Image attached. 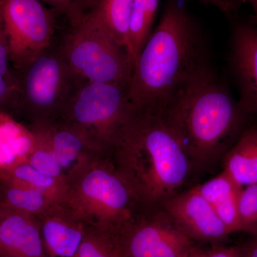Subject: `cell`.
<instances>
[{"label": "cell", "mask_w": 257, "mask_h": 257, "mask_svg": "<svg viewBox=\"0 0 257 257\" xmlns=\"http://www.w3.org/2000/svg\"><path fill=\"white\" fill-rule=\"evenodd\" d=\"M211 66L205 37L195 19L176 0H167L160 20L138 56L128 93L138 110L160 112Z\"/></svg>", "instance_id": "cell-1"}, {"label": "cell", "mask_w": 257, "mask_h": 257, "mask_svg": "<svg viewBox=\"0 0 257 257\" xmlns=\"http://www.w3.org/2000/svg\"><path fill=\"white\" fill-rule=\"evenodd\" d=\"M158 113L188 157L194 177L221 165L225 153L257 118L243 110L212 65Z\"/></svg>", "instance_id": "cell-2"}, {"label": "cell", "mask_w": 257, "mask_h": 257, "mask_svg": "<svg viewBox=\"0 0 257 257\" xmlns=\"http://www.w3.org/2000/svg\"><path fill=\"white\" fill-rule=\"evenodd\" d=\"M105 157L145 209L162 207L194 177L188 157L156 111L137 109Z\"/></svg>", "instance_id": "cell-3"}, {"label": "cell", "mask_w": 257, "mask_h": 257, "mask_svg": "<svg viewBox=\"0 0 257 257\" xmlns=\"http://www.w3.org/2000/svg\"><path fill=\"white\" fill-rule=\"evenodd\" d=\"M66 184L64 202L88 224L109 234L145 209L104 156L92 161Z\"/></svg>", "instance_id": "cell-4"}, {"label": "cell", "mask_w": 257, "mask_h": 257, "mask_svg": "<svg viewBox=\"0 0 257 257\" xmlns=\"http://www.w3.org/2000/svg\"><path fill=\"white\" fill-rule=\"evenodd\" d=\"M67 19L69 28L57 39L73 72L87 82L128 85L135 64L128 51L92 15L75 12Z\"/></svg>", "instance_id": "cell-5"}, {"label": "cell", "mask_w": 257, "mask_h": 257, "mask_svg": "<svg viewBox=\"0 0 257 257\" xmlns=\"http://www.w3.org/2000/svg\"><path fill=\"white\" fill-rule=\"evenodd\" d=\"M57 37L47 50L18 71L20 90L13 117L28 126L60 119L85 82L64 60Z\"/></svg>", "instance_id": "cell-6"}, {"label": "cell", "mask_w": 257, "mask_h": 257, "mask_svg": "<svg viewBox=\"0 0 257 257\" xmlns=\"http://www.w3.org/2000/svg\"><path fill=\"white\" fill-rule=\"evenodd\" d=\"M137 109L126 84L82 83L60 119L106 156Z\"/></svg>", "instance_id": "cell-7"}, {"label": "cell", "mask_w": 257, "mask_h": 257, "mask_svg": "<svg viewBox=\"0 0 257 257\" xmlns=\"http://www.w3.org/2000/svg\"><path fill=\"white\" fill-rule=\"evenodd\" d=\"M56 15L41 0H0V35L17 71L55 41Z\"/></svg>", "instance_id": "cell-8"}, {"label": "cell", "mask_w": 257, "mask_h": 257, "mask_svg": "<svg viewBox=\"0 0 257 257\" xmlns=\"http://www.w3.org/2000/svg\"><path fill=\"white\" fill-rule=\"evenodd\" d=\"M110 234L117 257H184L196 244L162 207L144 209Z\"/></svg>", "instance_id": "cell-9"}, {"label": "cell", "mask_w": 257, "mask_h": 257, "mask_svg": "<svg viewBox=\"0 0 257 257\" xmlns=\"http://www.w3.org/2000/svg\"><path fill=\"white\" fill-rule=\"evenodd\" d=\"M227 68L243 110L257 117V25L251 20L230 18Z\"/></svg>", "instance_id": "cell-10"}, {"label": "cell", "mask_w": 257, "mask_h": 257, "mask_svg": "<svg viewBox=\"0 0 257 257\" xmlns=\"http://www.w3.org/2000/svg\"><path fill=\"white\" fill-rule=\"evenodd\" d=\"M196 244H222L230 233L196 186L184 189L162 206Z\"/></svg>", "instance_id": "cell-11"}, {"label": "cell", "mask_w": 257, "mask_h": 257, "mask_svg": "<svg viewBox=\"0 0 257 257\" xmlns=\"http://www.w3.org/2000/svg\"><path fill=\"white\" fill-rule=\"evenodd\" d=\"M35 217L48 257L75 256L91 226L65 202L55 203Z\"/></svg>", "instance_id": "cell-12"}, {"label": "cell", "mask_w": 257, "mask_h": 257, "mask_svg": "<svg viewBox=\"0 0 257 257\" xmlns=\"http://www.w3.org/2000/svg\"><path fill=\"white\" fill-rule=\"evenodd\" d=\"M30 126L40 128L45 134L63 169L67 182L92 161L104 156L94 150L79 132L62 121Z\"/></svg>", "instance_id": "cell-13"}, {"label": "cell", "mask_w": 257, "mask_h": 257, "mask_svg": "<svg viewBox=\"0 0 257 257\" xmlns=\"http://www.w3.org/2000/svg\"><path fill=\"white\" fill-rule=\"evenodd\" d=\"M0 257H48L35 216L5 214L0 221Z\"/></svg>", "instance_id": "cell-14"}, {"label": "cell", "mask_w": 257, "mask_h": 257, "mask_svg": "<svg viewBox=\"0 0 257 257\" xmlns=\"http://www.w3.org/2000/svg\"><path fill=\"white\" fill-rule=\"evenodd\" d=\"M256 119L244 128L221 162L222 171L241 188L257 184Z\"/></svg>", "instance_id": "cell-15"}, {"label": "cell", "mask_w": 257, "mask_h": 257, "mask_svg": "<svg viewBox=\"0 0 257 257\" xmlns=\"http://www.w3.org/2000/svg\"><path fill=\"white\" fill-rule=\"evenodd\" d=\"M133 1L79 0L73 10L96 18L114 40L128 51L133 59L130 42V21Z\"/></svg>", "instance_id": "cell-16"}, {"label": "cell", "mask_w": 257, "mask_h": 257, "mask_svg": "<svg viewBox=\"0 0 257 257\" xmlns=\"http://www.w3.org/2000/svg\"><path fill=\"white\" fill-rule=\"evenodd\" d=\"M195 186L220 218L230 234L241 231L238 202L241 187L224 171L207 182Z\"/></svg>", "instance_id": "cell-17"}, {"label": "cell", "mask_w": 257, "mask_h": 257, "mask_svg": "<svg viewBox=\"0 0 257 257\" xmlns=\"http://www.w3.org/2000/svg\"><path fill=\"white\" fill-rule=\"evenodd\" d=\"M36 137L27 125L5 112H0V171L28 162Z\"/></svg>", "instance_id": "cell-18"}, {"label": "cell", "mask_w": 257, "mask_h": 257, "mask_svg": "<svg viewBox=\"0 0 257 257\" xmlns=\"http://www.w3.org/2000/svg\"><path fill=\"white\" fill-rule=\"evenodd\" d=\"M0 202L8 211L37 216L60 202L38 189L0 179Z\"/></svg>", "instance_id": "cell-19"}, {"label": "cell", "mask_w": 257, "mask_h": 257, "mask_svg": "<svg viewBox=\"0 0 257 257\" xmlns=\"http://www.w3.org/2000/svg\"><path fill=\"white\" fill-rule=\"evenodd\" d=\"M161 0H134L130 21V42L135 64L154 30Z\"/></svg>", "instance_id": "cell-20"}, {"label": "cell", "mask_w": 257, "mask_h": 257, "mask_svg": "<svg viewBox=\"0 0 257 257\" xmlns=\"http://www.w3.org/2000/svg\"><path fill=\"white\" fill-rule=\"evenodd\" d=\"M0 179L38 189L59 202L65 201L67 185L36 170L28 162L15 166L10 170L0 171Z\"/></svg>", "instance_id": "cell-21"}, {"label": "cell", "mask_w": 257, "mask_h": 257, "mask_svg": "<svg viewBox=\"0 0 257 257\" xmlns=\"http://www.w3.org/2000/svg\"><path fill=\"white\" fill-rule=\"evenodd\" d=\"M20 82L18 71L10 60L8 49L0 35V112L14 116L18 105Z\"/></svg>", "instance_id": "cell-22"}, {"label": "cell", "mask_w": 257, "mask_h": 257, "mask_svg": "<svg viewBox=\"0 0 257 257\" xmlns=\"http://www.w3.org/2000/svg\"><path fill=\"white\" fill-rule=\"evenodd\" d=\"M28 127L36 137L35 148L29 157L28 163L42 173L66 184L65 173L45 134L35 126Z\"/></svg>", "instance_id": "cell-23"}, {"label": "cell", "mask_w": 257, "mask_h": 257, "mask_svg": "<svg viewBox=\"0 0 257 257\" xmlns=\"http://www.w3.org/2000/svg\"><path fill=\"white\" fill-rule=\"evenodd\" d=\"M74 257H117L109 233L90 226Z\"/></svg>", "instance_id": "cell-24"}, {"label": "cell", "mask_w": 257, "mask_h": 257, "mask_svg": "<svg viewBox=\"0 0 257 257\" xmlns=\"http://www.w3.org/2000/svg\"><path fill=\"white\" fill-rule=\"evenodd\" d=\"M238 216L241 231L249 236L257 234V184L246 186L240 191Z\"/></svg>", "instance_id": "cell-25"}, {"label": "cell", "mask_w": 257, "mask_h": 257, "mask_svg": "<svg viewBox=\"0 0 257 257\" xmlns=\"http://www.w3.org/2000/svg\"><path fill=\"white\" fill-rule=\"evenodd\" d=\"M187 257H241L239 245L195 244Z\"/></svg>", "instance_id": "cell-26"}, {"label": "cell", "mask_w": 257, "mask_h": 257, "mask_svg": "<svg viewBox=\"0 0 257 257\" xmlns=\"http://www.w3.org/2000/svg\"><path fill=\"white\" fill-rule=\"evenodd\" d=\"M180 2L186 0H176ZM205 5H210L226 15L227 18H231L236 16L238 12L243 4L242 0H194Z\"/></svg>", "instance_id": "cell-27"}, {"label": "cell", "mask_w": 257, "mask_h": 257, "mask_svg": "<svg viewBox=\"0 0 257 257\" xmlns=\"http://www.w3.org/2000/svg\"><path fill=\"white\" fill-rule=\"evenodd\" d=\"M42 3L50 5L51 9L56 13L64 15L68 14L69 12L77 4L79 0H41Z\"/></svg>", "instance_id": "cell-28"}, {"label": "cell", "mask_w": 257, "mask_h": 257, "mask_svg": "<svg viewBox=\"0 0 257 257\" xmlns=\"http://www.w3.org/2000/svg\"><path fill=\"white\" fill-rule=\"evenodd\" d=\"M239 246L241 257H257V234L249 236Z\"/></svg>", "instance_id": "cell-29"}, {"label": "cell", "mask_w": 257, "mask_h": 257, "mask_svg": "<svg viewBox=\"0 0 257 257\" xmlns=\"http://www.w3.org/2000/svg\"><path fill=\"white\" fill-rule=\"evenodd\" d=\"M243 4L248 3L253 11V16L250 18L251 22L257 25V0H242Z\"/></svg>", "instance_id": "cell-30"}, {"label": "cell", "mask_w": 257, "mask_h": 257, "mask_svg": "<svg viewBox=\"0 0 257 257\" xmlns=\"http://www.w3.org/2000/svg\"><path fill=\"white\" fill-rule=\"evenodd\" d=\"M8 211H8V209L3 206V204H2L1 202H0V221L2 220V219L4 217V216L8 212Z\"/></svg>", "instance_id": "cell-31"}, {"label": "cell", "mask_w": 257, "mask_h": 257, "mask_svg": "<svg viewBox=\"0 0 257 257\" xmlns=\"http://www.w3.org/2000/svg\"><path fill=\"white\" fill-rule=\"evenodd\" d=\"M187 256H188V254H187V256H184V257H187Z\"/></svg>", "instance_id": "cell-32"}]
</instances>
